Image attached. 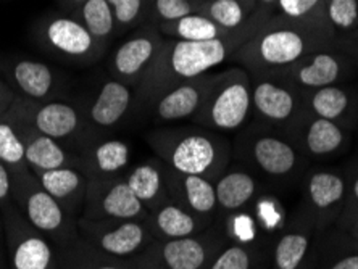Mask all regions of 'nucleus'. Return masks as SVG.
Returning <instances> with one entry per match:
<instances>
[{
    "mask_svg": "<svg viewBox=\"0 0 358 269\" xmlns=\"http://www.w3.org/2000/svg\"><path fill=\"white\" fill-rule=\"evenodd\" d=\"M268 20L270 17L254 10L249 21L226 38L203 42L165 38L149 71L136 87L133 118H138L147 105H150L163 92L207 75L221 63L231 60L241 45H244Z\"/></svg>",
    "mask_w": 358,
    "mask_h": 269,
    "instance_id": "f257e3e1",
    "label": "nucleus"
},
{
    "mask_svg": "<svg viewBox=\"0 0 358 269\" xmlns=\"http://www.w3.org/2000/svg\"><path fill=\"white\" fill-rule=\"evenodd\" d=\"M336 42L338 38L323 24L273 15L231 60L250 76H275L313 52L334 47Z\"/></svg>",
    "mask_w": 358,
    "mask_h": 269,
    "instance_id": "f03ea898",
    "label": "nucleus"
},
{
    "mask_svg": "<svg viewBox=\"0 0 358 269\" xmlns=\"http://www.w3.org/2000/svg\"><path fill=\"white\" fill-rule=\"evenodd\" d=\"M145 142L173 171L196 174L215 182L233 161V142L217 131L199 124L159 126L145 134Z\"/></svg>",
    "mask_w": 358,
    "mask_h": 269,
    "instance_id": "7ed1b4c3",
    "label": "nucleus"
},
{
    "mask_svg": "<svg viewBox=\"0 0 358 269\" xmlns=\"http://www.w3.org/2000/svg\"><path fill=\"white\" fill-rule=\"evenodd\" d=\"M233 157L254 173L286 184L307 171V160L286 134L257 121L241 129L233 144Z\"/></svg>",
    "mask_w": 358,
    "mask_h": 269,
    "instance_id": "20e7f679",
    "label": "nucleus"
},
{
    "mask_svg": "<svg viewBox=\"0 0 358 269\" xmlns=\"http://www.w3.org/2000/svg\"><path fill=\"white\" fill-rule=\"evenodd\" d=\"M252 118V81L244 68L215 73L202 107L192 123L224 136L239 133Z\"/></svg>",
    "mask_w": 358,
    "mask_h": 269,
    "instance_id": "39448f33",
    "label": "nucleus"
},
{
    "mask_svg": "<svg viewBox=\"0 0 358 269\" xmlns=\"http://www.w3.org/2000/svg\"><path fill=\"white\" fill-rule=\"evenodd\" d=\"M12 200L31 226L54 242L57 249L80 235L78 219L68 215L60 203L41 186L31 170L12 173Z\"/></svg>",
    "mask_w": 358,
    "mask_h": 269,
    "instance_id": "423d86ee",
    "label": "nucleus"
},
{
    "mask_svg": "<svg viewBox=\"0 0 358 269\" xmlns=\"http://www.w3.org/2000/svg\"><path fill=\"white\" fill-rule=\"evenodd\" d=\"M228 244L221 224L184 239H155L131 258L134 269H205Z\"/></svg>",
    "mask_w": 358,
    "mask_h": 269,
    "instance_id": "0eeeda50",
    "label": "nucleus"
},
{
    "mask_svg": "<svg viewBox=\"0 0 358 269\" xmlns=\"http://www.w3.org/2000/svg\"><path fill=\"white\" fill-rule=\"evenodd\" d=\"M12 108L39 133L62 142L75 152L91 139L84 107L80 103L68 102L65 99L36 102L17 96Z\"/></svg>",
    "mask_w": 358,
    "mask_h": 269,
    "instance_id": "6e6552de",
    "label": "nucleus"
},
{
    "mask_svg": "<svg viewBox=\"0 0 358 269\" xmlns=\"http://www.w3.org/2000/svg\"><path fill=\"white\" fill-rule=\"evenodd\" d=\"M41 49L76 65H92L103 57L105 49L76 18L66 13L42 17L33 31Z\"/></svg>",
    "mask_w": 358,
    "mask_h": 269,
    "instance_id": "1a4fd4ad",
    "label": "nucleus"
},
{
    "mask_svg": "<svg viewBox=\"0 0 358 269\" xmlns=\"http://www.w3.org/2000/svg\"><path fill=\"white\" fill-rule=\"evenodd\" d=\"M0 210L7 242L8 269H59L55 244L28 223L13 200Z\"/></svg>",
    "mask_w": 358,
    "mask_h": 269,
    "instance_id": "9d476101",
    "label": "nucleus"
},
{
    "mask_svg": "<svg viewBox=\"0 0 358 269\" xmlns=\"http://www.w3.org/2000/svg\"><path fill=\"white\" fill-rule=\"evenodd\" d=\"M347 200V176L334 168H312L302 176V207L312 218L317 234L338 223Z\"/></svg>",
    "mask_w": 358,
    "mask_h": 269,
    "instance_id": "9b49d317",
    "label": "nucleus"
},
{
    "mask_svg": "<svg viewBox=\"0 0 358 269\" xmlns=\"http://www.w3.org/2000/svg\"><path fill=\"white\" fill-rule=\"evenodd\" d=\"M84 240L107 255L131 260L154 239L145 219H78Z\"/></svg>",
    "mask_w": 358,
    "mask_h": 269,
    "instance_id": "f8f14e48",
    "label": "nucleus"
},
{
    "mask_svg": "<svg viewBox=\"0 0 358 269\" xmlns=\"http://www.w3.org/2000/svg\"><path fill=\"white\" fill-rule=\"evenodd\" d=\"M354 131L334 121L318 118L307 112L284 131L307 161H326L349 150Z\"/></svg>",
    "mask_w": 358,
    "mask_h": 269,
    "instance_id": "ddd939ff",
    "label": "nucleus"
},
{
    "mask_svg": "<svg viewBox=\"0 0 358 269\" xmlns=\"http://www.w3.org/2000/svg\"><path fill=\"white\" fill-rule=\"evenodd\" d=\"M252 118L284 133L302 113V92L279 76H250Z\"/></svg>",
    "mask_w": 358,
    "mask_h": 269,
    "instance_id": "4468645a",
    "label": "nucleus"
},
{
    "mask_svg": "<svg viewBox=\"0 0 358 269\" xmlns=\"http://www.w3.org/2000/svg\"><path fill=\"white\" fill-rule=\"evenodd\" d=\"M147 208L131 191L124 176L87 177L86 202L81 218L86 219H141Z\"/></svg>",
    "mask_w": 358,
    "mask_h": 269,
    "instance_id": "2eb2a0df",
    "label": "nucleus"
},
{
    "mask_svg": "<svg viewBox=\"0 0 358 269\" xmlns=\"http://www.w3.org/2000/svg\"><path fill=\"white\" fill-rule=\"evenodd\" d=\"M163 41L165 38L157 24L144 23L139 26L113 52L108 61L110 78L118 79L134 89L138 87L159 54Z\"/></svg>",
    "mask_w": 358,
    "mask_h": 269,
    "instance_id": "dca6fc26",
    "label": "nucleus"
},
{
    "mask_svg": "<svg viewBox=\"0 0 358 269\" xmlns=\"http://www.w3.org/2000/svg\"><path fill=\"white\" fill-rule=\"evenodd\" d=\"M354 63L344 52L336 47L323 49L307 55L289 70L279 73L284 81L300 92H310L333 84H342L354 75Z\"/></svg>",
    "mask_w": 358,
    "mask_h": 269,
    "instance_id": "f3484780",
    "label": "nucleus"
},
{
    "mask_svg": "<svg viewBox=\"0 0 358 269\" xmlns=\"http://www.w3.org/2000/svg\"><path fill=\"white\" fill-rule=\"evenodd\" d=\"M213 78L215 73H207L163 92L150 105H147L138 118H144L155 126L192 123L194 116L197 115L207 97Z\"/></svg>",
    "mask_w": 358,
    "mask_h": 269,
    "instance_id": "a211bd4d",
    "label": "nucleus"
},
{
    "mask_svg": "<svg viewBox=\"0 0 358 269\" xmlns=\"http://www.w3.org/2000/svg\"><path fill=\"white\" fill-rule=\"evenodd\" d=\"M136 89L128 84L110 78L102 82L89 103L83 105L91 139L107 136L133 118Z\"/></svg>",
    "mask_w": 358,
    "mask_h": 269,
    "instance_id": "6ab92c4d",
    "label": "nucleus"
},
{
    "mask_svg": "<svg viewBox=\"0 0 358 269\" xmlns=\"http://www.w3.org/2000/svg\"><path fill=\"white\" fill-rule=\"evenodd\" d=\"M7 112L13 118L21 139H23L26 163H28L31 171L39 173L59 170V168H80L81 170L78 152L68 149L62 142L39 133L38 129H34L28 121H24L15 112L12 105H10Z\"/></svg>",
    "mask_w": 358,
    "mask_h": 269,
    "instance_id": "aec40b11",
    "label": "nucleus"
},
{
    "mask_svg": "<svg viewBox=\"0 0 358 269\" xmlns=\"http://www.w3.org/2000/svg\"><path fill=\"white\" fill-rule=\"evenodd\" d=\"M81 171L87 177H118L133 165V147L115 136H97L78 150Z\"/></svg>",
    "mask_w": 358,
    "mask_h": 269,
    "instance_id": "412c9836",
    "label": "nucleus"
},
{
    "mask_svg": "<svg viewBox=\"0 0 358 269\" xmlns=\"http://www.w3.org/2000/svg\"><path fill=\"white\" fill-rule=\"evenodd\" d=\"M8 86L18 97H24L36 102L63 99L65 82L54 68L38 60L20 58L10 61L7 68Z\"/></svg>",
    "mask_w": 358,
    "mask_h": 269,
    "instance_id": "4be33fe9",
    "label": "nucleus"
},
{
    "mask_svg": "<svg viewBox=\"0 0 358 269\" xmlns=\"http://www.w3.org/2000/svg\"><path fill=\"white\" fill-rule=\"evenodd\" d=\"M317 234L315 224L302 207L286 221L273 247L271 269H297L312 256V244Z\"/></svg>",
    "mask_w": 358,
    "mask_h": 269,
    "instance_id": "5701e85b",
    "label": "nucleus"
},
{
    "mask_svg": "<svg viewBox=\"0 0 358 269\" xmlns=\"http://www.w3.org/2000/svg\"><path fill=\"white\" fill-rule=\"evenodd\" d=\"M166 166V165H165ZM168 195L171 202L181 205L187 212L200 216L208 223H220L215 182L196 174H182L166 166Z\"/></svg>",
    "mask_w": 358,
    "mask_h": 269,
    "instance_id": "b1692460",
    "label": "nucleus"
},
{
    "mask_svg": "<svg viewBox=\"0 0 358 269\" xmlns=\"http://www.w3.org/2000/svg\"><path fill=\"white\" fill-rule=\"evenodd\" d=\"M302 110L354 131L358 124V94L342 84L315 89L302 94Z\"/></svg>",
    "mask_w": 358,
    "mask_h": 269,
    "instance_id": "393cba45",
    "label": "nucleus"
},
{
    "mask_svg": "<svg viewBox=\"0 0 358 269\" xmlns=\"http://www.w3.org/2000/svg\"><path fill=\"white\" fill-rule=\"evenodd\" d=\"M262 192L255 173L244 166H231L215 181L220 216L249 208Z\"/></svg>",
    "mask_w": 358,
    "mask_h": 269,
    "instance_id": "a878e982",
    "label": "nucleus"
},
{
    "mask_svg": "<svg viewBox=\"0 0 358 269\" xmlns=\"http://www.w3.org/2000/svg\"><path fill=\"white\" fill-rule=\"evenodd\" d=\"M41 186L54 197L65 212L80 219L87 192V176L80 168H59V170L34 173Z\"/></svg>",
    "mask_w": 358,
    "mask_h": 269,
    "instance_id": "bb28decb",
    "label": "nucleus"
},
{
    "mask_svg": "<svg viewBox=\"0 0 358 269\" xmlns=\"http://www.w3.org/2000/svg\"><path fill=\"white\" fill-rule=\"evenodd\" d=\"M124 179L149 213L160 208L163 203L170 202L166 166L157 157L141 161L138 165H131L129 170L124 173Z\"/></svg>",
    "mask_w": 358,
    "mask_h": 269,
    "instance_id": "cd10ccee",
    "label": "nucleus"
},
{
    "mask_svg": "<svg viewBox=\"0 0 358 269\" xmlns=\"http://www.w3.org/2000/svg\"><path fill=\"white\" fill-rule=\"evenodd\" d=\"M145 224L149 226L154 239H184L197 235L213 226L171 200L147 215Z\"/></svg>",
    "mask_w": 358,
    "mask_h": 269,
    "instance_id": "c85d7f7f",
    "label": "nucleus"
},
{
    "mask_svg": "<svg viewBox=\"0 0 358 269\" xmlns=\"http://www.w3.org/2000/svg\"><path fill=\"white\" fill-rule=\"evenodd\" d=\"M59 269H134L129 260L107 255L78 235L65 247L57 249Z\"/></svg>",
    "mask_w": 358,
    "mask_h": 269,
    "instance_id": "c756f323",
    "label": "nucleus"
},
{
    "mask_svg": "<svg viewBox=\"0 0 358 269\" xmlns=\"http://www.w3.org/2000/svg\"><path fill=\"white\" fill-rule=\"evenodd\" d=\"M159 31L163 38L166 39H178V41H189V42H203L221 39L229 36L234 31H226L218 26L215 21L200 13H192L187 17H182L168 23H160ZM238 31V29H236Z\"/></svg>",
    "mask_w": 358,
    "mask_h": 269,
    "instance_id": "7c9ffc66",
    "label": "nucleus"
},
{
    "mask_svg": "<svg viewBox=\"0 0 358 269\" xmlns=\"http://www.w3.org/2000/svg\"><path fill=\"white\" fill-rule=\"evenodd\" d=\"M70 17L80 21L105 50L108 49L115 36H118L113 10L107 0H87Z\"/></svg>",
    "mask_w": 358,
    "mask_h": 269,
    "instance_id": "2f4dec72",
    "label": "nucleus"
},
{
    "mask_svg": "<svg viewBox=\"0 0 358 269\" xmlns=\"http://www.w3.org/2000/svg\"><path fill=\"white\" fill-rule=\"evenodd\" d=\"M315 256L317 269H358V242L336 228Z\"/></svg>",
    "mask_w": 358,
    "mask_h": 269,
    "instance_id": "473e14b6",
    "label": "nucleus"
},
{
    "mask_svg": "<svg viewBox=\"0 0 358 269\" xmlns=\"http://www.w3.org/2000/svg\"><path fill=\"white\" fill-rule=\"evenodd\" d=\"M226 31H236L249 21L252 12L241 0H202L197 12Z\"/></svg>",
    "mask_w": 358,
    "mask_h": 269,
    "instance_id": "72a5a7b5",
    "label": "nucleus"
},
{
    "mask_svg": "<svg viewBox=\"0 0 358 269\" xmlns=\"http://www.w3.org/2000/svg\"><path fill=\"white\" fill-rule=\"evenodd\" d=\"M0 161L5 163L12 173L29 170L23 139L8 112L0 116Z\"/></svg>",
    "mask_w": 358,
    "mask_h": 269,
    "instance_id": "f704fd0d",
    "label": "nucleus"
},
{
    "mask_svg": "<svg viewBox=\"0 0 358 269\" xmlns=\"http://www.w3.org/2000/svg\"><path fill=\"white\" fill-rule=\"evenodd\" d=\"M221 228L226 235V239L231 244L241 245H260L263 239V232L257 223L254 213L250 208L239 210V212L224 215L221 218Z\"/></svg>",
    "mask_w": 358,
    "mask_h": 269,
    "instance_id": "c9c22d12",
    "label": "nucleus"
},
{
    "mask_svg": "<svg viewBox=\"0 0 358 269\" xmlns=\"http://www.w3.org/2000/svg\"><path fill=\"white\" fill-rule=\"evenodd\" d=\"M323 20L338 39L358 33V0H324Z\"/></svg>",
    "mask_w": 358,
    "mask_h": 269,
    "instance_id": "e433bc0d",
    "label": "nucleus"
},
{
    "mask_svg": "<svg viewBox=\"0 0 358 269\" xmlns=\"http://www.w3.org/2000/svg\"><path fill=\"white\" fill-rule=\"evenodd\" d=\"M262 256L260 245H241L228 242L205 269H260Z\"/></svg>",
    "mask_w": 358,
    "mask_h": 269,
    "instance_id": "4c0bfd02",
    "label": "nucleus"
},
{
    "mask_svg": "<svg viewBox=\"0 0 358 269\" xmlns=\"http://www.w3.org/2000/svg\"><path fill=\"white\" fill-rule=\"evenodd\" d=\"M113 10L118 36L150 23L154 0H107Z\"/></svg>",
    "mask_w": 358,
    "mask_h": 269,
    "instance_id": "58836bf2",
    "label": "nucleus"
},
{
    "mask_svg": "<svg viewBox=\"0 0 358 269\" xmlns=\"http://www.w3.org/2000/svg\"><path fill=\"white\" fill-rule=\"evenodd\" d=\"M250 212L254 213L263 235H270L273 232H281L286 226V213L281 202L270 194H262L250 205Z\"/></svg>",
    "mask_w": 358,
    "mask_h": 269,
    "instance_id": "ea45409f",
    "label": "nucleus"
},
{
    "mask_svg": "<svg viewBox=\"0 0 358 269\" xmlns=\"http://www.w3.org/2000/svg\"><path fill=\"white\" fill-rule=\"evenodd\" d=\"M323 7L324 0H278L275 15H281V17L294 21L326 26L323 20Z\"/></svg>",
    "mask_w": 358,
    "mask_h": 269,
    "instance_id": "a19ab883",
    "label": "nucleus"
},
{
    "mask_svg": "<svg viewBox=\"0 0 358 269\" xmlns=\"http://www.w3.org/2000/svg\"><path fill=\"white\" fill-rule=\"evenodd\" d=\"M200 2L202 0H154L150 23L159 26L196 13Z\"/></svg>",
    "mask_w": 358,
    "mask_h": 269,
    "instance_id": "79ce46f5",
    "label": "nucleus"
},
{
    "mask_svg": "<svg viewBox=\"0 0 358 269\" xmlns=\"http://www.w3.org/2000/svg\"><path fill=\"white\" fill-rule=\"evenodd\" d=\"M347 176V200L345 207L342 210L341 215H347L358 210V165H355L349 173H345Z\"/></svg>",
    "mask_w": 358,
    "mask_h": 269,
    "instance_id": "37998d69",
    "label": "nucleus"
},
{
    "mask_svg": "<svg viewBox=\"0 0 358 269\" xmlns=\"http://www.w3.org/2000/svg\"><path fill=\"white\" fill-rule=\"evenodd\" d=\"M12 171L5 163L0 161V208L12 202Z\"/></svg>",
    "mask_w": 358,
    "mask_h": 269,
    "instance_id": "c03bdc74",
    "label": "nucleus"
},
{
    "mask_svg": "<svg viewBox=\"0 0 358 269\" xmlns=\"http://www.w3.org/2000/svg\"><path fill=\"white\" fill-rule=\"evenodd\" d=\"M334 47L341 52H344L350 58V61L354 63V66H358V33L338 39Z\"/></svg>",
    "mask_w": 358,
    "mask_h": 269,
    "instance_id": "a18cd8bd",
    "label": "nucleus"
},
{
    "mask_svg": "<svg viewBox=\"0 0 358 269\" xmlns=\"http://www.w3.org/2000/svg\"><path fill=\"white\" fill-rule=\"evenodd\" d=\"M336 228L344 231L345 234H349L352 239L358 242V210L347 215H341Z\"/></svg>",
    "mask_w": 358,
    "mask_h": 269,
    "instance_id": "49530a36",
    "label": "nucleus"
},
{
    "mask_svg": "<svg viewBox=\"0 0 358 269\" xmlns=\"http://www.w3.org/2000/svg\"><path fill=\"white\" fill-rule=\"evenodd\" d=\"M17 99V94L5 81H0V115H3Z\"/></svg>",
    "mask_w": 358,
    "mask_h": 269,
    "instance_id": "de8ad7c7",
    "label": "nucleus"
},
{
    "mask_svg": "<svg viewBox=\"0 0 358 269\" xmlns=\"http://www.w3.org/2000/svg\"><path fill=\"white\" fill-rule=\"evenodd\" d=\"M0 269H8L7 242H5V228H3L2 210H0Z\"/></svg>",
    "mask_w": 358,
    "mask_h": 269,
    "instance_id": "09e8293b",
    "label": "nucleus"
},
{
    "mask_svg": "<svg viewBox=\"0 0 358 269\" xmlns=\"http://www.w3.org/2000/svg\"><path fill=\"white\" fill-rule=\"evenodd\" d=\"M276 7H278V0H257L255 10L271 18L273 15L276 13Z\"/></svg>",
    "mask_w": 358,
    "mask_h": 269,
    "instance_id": "8fccbe9b",
    "label": "nucleus"
},
{
    "mask_svg": "<svg viewBox=\"0 0 358 269\" xmlns=\"http://www.w3.org/2000/svg\"><path fill=\"white\" fill-rule=\"evenodd\" d=\"M60 5V8L63 10V13L71 15L73 12H76L78 8L81 7L83 3H86L87 0H57Z\"/></svg>",
    "mask_w": 358,
    "mask_h": 269,
    "instance_id": "3c124183",
    "label": "nucleus"
},
{
    "mask_svg": "<svg viewBox=\"0 0 358 269\" xmlns=\"http://www.w3.org/2000/svg\"><path fill=\"white\" fill-rule=\"evenodd\" d=\"M297 269H317V256H315V253H312V256H310L308 260Z\"/></svg>",
    "mask_w": 358,
    "mask_h": 269,
    "instance_id": "603ef678",
    "label": "nucleus"
},
{
    "mask_svg": "<svg viewBox=\"0 0 358 269\" xmlns=\"http://www.w3.org/2000/svg\"><path fill=\"white\" fill-rule=\"evenodd\" d=\"M241 2H242V3H244V5H245V7L250 10V12H254V10H255L257 0H241Z\"/></svg>",
    "mask_w": 358,
    "mask_h": 269,
    "instance_id": "864d4df0",
    "label": "nucleus"
},
{
    "mask_svg": "<svg viewBox=\"0 0 358 269\" xmlns=\"http://www.w3.org/2000/svg\"><path fill=\"white\" fill-rule=\"evenodd\" d=\"M0 116H2V115H0Z\"/></svg>",
    "mask_w": 358,
    "mask_h": 269,
    "instance_id": "5fc2aeb1",
    "label": "nucleus"
}]
</instances>
